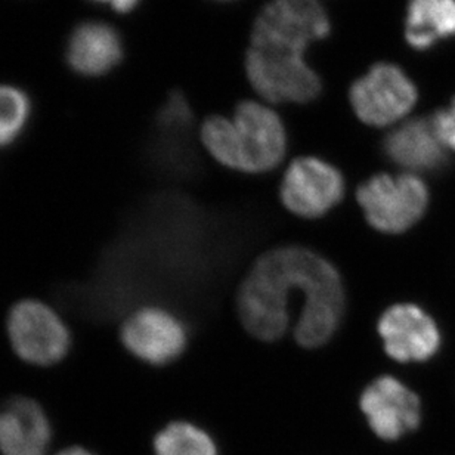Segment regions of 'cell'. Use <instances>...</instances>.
<instances>
[{"label":"cell","instance_id":"cell-1","mask_svg":"<svg viewBox=\"0 0 455 455\" xmlns=\"http://www.w3.org/2000/svg\"><path fill=\"white\" fill-rule=\"evenodd\" d=\"M340 275L320 254L302 247L272 250L259 259L238 296L245 330L254 338L272 341L289 329L296 293L339 283Z\"/></svg>","mask_w":455,"mask_h":455},{"label":"cell","instance_id":"cell-2","mask_svg":"<svg viewBox=\"0 0 455 455\" xmlns=\"http://www.w3.org/2000/svg\"><path fill=\"white\" fill-rule=\"evenodd\" d=\"M368 224L377 231L399 234L416 225L429 204V191L419 176H372L356 193Z\"/></svg>","mask_w":455,"mask_h":455},{"label":"cell","instance_id":"cell-3","mask_svg":"<svg viewBox=\"0 0 455 455\" xmlns=\"http://www.w3.org/2000/svg\"><path fill=\"white\" fill-rule=\"evenodd\" d=\"M329 33V17L316 0H272L254 22L251 48L303 55Z\"/></svg>","mask_w":455,"mask_h":455},{"label":"cell","instance_id":"cell-4","mask_svg":"<svg viewBox=\"0 0 455 455\" xmlns=\"http://www.w3.org/2000/svg\"><path fill=\"white\" fill-rule=\"evenodd\" d=\"M6 330L15 354L39 367L60 363L71 347L70 330L61 316L46 303L33 299L13 305Z\"/></svg>","mask_w":455,"mask_h":455},{"label":"cell","instance_id":"cell-5","mask_svg":"<svg viewBox=\"0 0 455 455\" xmlns=\"http://www.w3.org/2000/svg\"><path fill=\"white\" fill-rule=\"evenodd\" d=\"M245 71L254 91L271 102H305L321 92V80L303 55L250 48Z\"/></svg>","mask_w":455,"mask_h":455},{"label":"cell","instance_id":"cell-6","mask_svg":"<svg viewBox=\"0 0 455 455\" xmlns=\"http://www.w3.org/2000/svg\"><path fill=\"white\" fill-rule=\"evenodd\" d=\"M235 171L267 172L280 164L287 148L284 126L271 108L259 102L238 106L232 120Z\"/></svg>","mask_w":455,"mask_h":455},{"label":"cell","instance_id":"cell-7","mask_svg":"<svg viewBox=\"0 0 455 455\" xmlns=\"http://www.w3.org/2000/svg\"><path fill=\"white\" fill-rule=\"evenodd\" d=\"M349 98L359 120L383 127L405 117L416 106L417 89L399 67L377 64L352 84Z\"/></svg>","mask_w":455,"mask_h":455},{"label":"cell","instance_id":"cell-8","mask_svg":"<svg viewBox=\"0 0 455 455\" xmlns=\"http://www.w3.org/2000/svg\"><path fill=\"white\" fill-rule=\"evenodd\" d=\"M345 194V180L336 167L320 158L294 160L281 184V200L294 215L320 218Z\"/></svg>","mask_w":455,"mask_h":455},{"label":"cell","instance_id":"cell-9","mask_svg":"<svg viewBox=\"0 0 455 455\" xmlns=\"http://www.w3.org/2000/svg\"><path fill=\"white\" fill-rule=\"evenodd\" d=\"M122 341L140 361L164 365L184 352L187 330L171 312L160 307H142L124 321Z\"/></svg>","mask_w":455,"mask_h":455},{"label":"cell","instance_id":"cell-10","mask_svg":"<svg viewBox=\"0 0 455 455\" xmlns=\"http://www.w3.org/2000/svg\"><path fill=\"white\" fill-rule=\"evenodd\" d=\"M361 410L379 438L396 441L420 426V399L395 377L372 381L361 396Z\"/></svg>","mask_w":455,"mask_h":455},{"label":"cell","instance_id":"cell-11","mask_svg":"<svg viewBox=\"0 0 455 455\" xmlns=\"http://www.w3.org/2000/svg\"><path fill=\"white\" fill-rule=\"evenodd\" d=\"M386 352L399 363H423L441 346L438 325L423 309L401 303L389 307L379 321Z\"/></svg>","mask_w":455,"mask_h":455},{"label":"cell","instance_id":"cell-12","mask_svg":"<svg viewBox=\"0 0 455 455\" xmlns=\"http://www.w3.org/2000/svg\"><path fill=\"white\" fill-rule=\"evenodd\" d=\"M64 57L75 75L89 79L104 77L117 68L124 58L122 35L107 22H79L68 35Z\"/></svg>","mask_w":455,"mask_h":455},{"label":"cell","instance_id":"cell-13","mask_svg":"<svg viewBox=\"0 0 455 455\" xmlns=\"http://www.w3.org/2000/svg\"><path fill=\"white\" fill-rule=\"evenodd\" d=\"M51 423L35 399L13 396L0 405V454L44 455Z\"/></svg>","mask_w":455,"mask_h":455},{"label":"cell","instance_id":"cell-14","mask_svg":"<svg viewBox=\"0 0 455 455\" xmlns=\"http://www.w3.org/2000/svg\"><path fill=\"white\" fill-rule=\"evenodd\" d=\"M383 147L386 156L407 171H438L447 162V148L436 135L432 120L426 118H414L396 127Z\"/></svg>","mask_w":455,"mask_h":455},{"label":"cell","instance_id":"cell-15","mask_svg":"<svg viewBox=\"0 0 455 455\" xmlns=\"http://www.w3.org/2000/svg\"><path fill=\"white\" fill-rule=\"evenodd\" d=\"M405 36L420 51L455 36V0H410Z\"/></svg>","mask_w":455,"mask_h":455},{"label":"cell","instance_id":"cell-16","mask_svg":"<svg viewBox=\"0 0 455 455\" xmlns=\"http://www.w3.org/2000/svg\"><path fill=\"white\" fill-rule=\"evenodd\" d=\"M156 455H218L215 443L197 426L176 421L167 426L154 441Z\"/></svg>","mask_w":455,"mask_h":455},{"label":"cell","instance_id":"cell-17","mask_svg":"<svg viewBox=\"0 0 455 455\" xmlns=\"http://www.w3.org/2000/svg\"><path fill=\"white\" fill-rule=\"evenodd\" d=\"M31 111V98L24 89L0 84V148H8L21 138Z\"/></svg>","mask_w":455,"mask_h":455},{"label":"cell","instance_id":"cell-18","mask_svg":"<svg viewBox=\"0 0 455 455\" xmlns=\"http://www.w3.org/2000/svg\"><path fill=\"white\" fill-rule=\"evenodd\" d=\"M430 120L443 147L455 151V100L450 108L439 110Z\"/></svg>","mask_w":455,"mask_h":455},{"label":"cell","instance_id":"cell-19","mask_svg":"<svg viewBox=\"0 0 455 455\" xmlns=\"http://www.w3.org/2000/svg\"><path fill=\"white\" fill-rule=\"evenodd\" d=\"M92 4H106L117 13H129L140 4V0H88Z\"/></svg>","mask_w":455,"mask_h":455},{"label":"cell","instance_id":"cell-20","mask_svg":"<svg viewBox=\"0 0 455 455\" xmlns=\"http://www.w3.org/2000/svg\"><path fill=\"white\" fill-rule=\"evenodd\" d=\"M57 455H93L92 452L86 451L84 448L73 447L68 448L66 451H61Z\"/></svg>","mask_w":455,"mask_h":455}]
</instances>
